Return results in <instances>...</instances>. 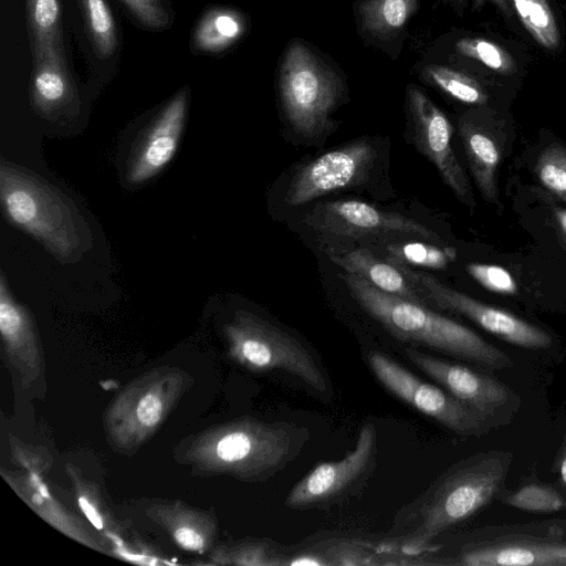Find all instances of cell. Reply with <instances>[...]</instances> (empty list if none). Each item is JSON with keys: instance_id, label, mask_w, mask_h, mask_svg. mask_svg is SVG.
I'll return each instance as SVG.
<instances>
[{"instance_id": "1", "label": "cell", "mask_w": 566, "mask_h": 566, "mask_svg": "<svg viewBox=\"0 0 566 566\" xmlns=\"http://www.w3.org/2000/svg\"><path fill=\"white\" fill-rule=\"evenodd\" d=\"M510 459L504 454L474 457L436 479L412 503L398 512L392 531H409L396 551L416 556L450 527L472 516L499 491Z\"/></svg>"}, {"instance_id": "2", "label": "cell", "mask_w": 566, "mask_h": 566, "mask_svg": "<svg viewBox=\"0 0 566 566\" xmlns=\"http://www.w3.org/2000/svg\"><path fill=\"white\" fill-rule=\"evenodd\" d=\"M356 302L395 338L494 371L513 365L501 349L467 326L421 304L386 293L353 273L343 276Z\"/></svg>"}, {"instance_id": "3", "label": "cell", "mask_w": 566, "mask_h": 566, "mask_svg": "<svg viewBox=\"0 0 566 566\" xmlns=\"http://www.w3.org/2000/svg\"><path fill=\"white\" fill-rule=\"evenodd\" d=\"M0 199L7 220L60 262H72L91 248V231L73 202L46 180L4 159Z\"/></svg>"}, {"instance_id": "4", "label": "cell", "mask_w": 566, "mask_h": 566, "mask_svg": "<svg viewBox=\"0 0 566 566\" xmlns=\"http://www.w3.org/2000/svg\"><path fill=\"white\" fill-rule=\"evenodd\" d=\"M227 332L235 356L245 365L290 376L314 395L329 397V379L319 358L287 331L251 313L238 312Z\"/></svg>"}, {"instance_id": "5", "label": "cell", "mask_w": 566, "mask_h": 566, "mask_svg": "<svg viewBox=\"0 0 566 566\" xmlns=\"http://www.w3.org/2000/svg\"><path fill=\"white\" fill-rule=\"evenodd\" d=\"M342 92L338 76L307 46L296 41L280 69V94L292 127L305 136L322 133Z\"/></svg>"}, {"instance_id": "6", "label": "cell", "mask_w": 566, "mask_h": 566, "mask_svg": "<svg viewBox=\"0 0 566 566\" xmlns=\"http://www.w3.org/2000/svg\"><path fill=\"white\" fill-rule=\"evenodd\" d=\"M376 426L365 423L355 448L343 459L323 462L302 478L289 492L285 506L293 510H327L346 503L367 485L376 465Z\"/></svg>"}, {"instance_id": "7", "label": "cell", "mask_w": 566, "mask_h": 566, "mask_svg": "<svg viewBox=\"0 0 566 566\" xmlns=\"http://www.w3.org/2000/svg\"><path fill=\"white\" fill-rule=\"evenodd\" d=\"M367 363L378 381L392 395L460 436L488 431L489 420L455 396L423 379L380 352H369Z\"/></svg>"}, {"instance_id": "8", "label": "cell", "mask_w": 566, "mask_h": 566, "mask_svg": "<svg viewBox=\"0 0 566 566\" xmlns=\"http://www.w3.org/2000/svg\"><path fill=\"white\" fill-rule=\"evenodd\" d=\"M398 266L423 297L439 308L462 315L484 331L518 347L544 349L552 345V336L541 327L457 291L432 274L412 271L407 265Z\"/></svg>"}, {"instance_id": "9", "label": "cell", "mask_w": 566, "mask_h": 566, "mask_svg": "<svg viewBox=\"0 0 566 566\" xmlns=\"http://www.w3.org/2000/svg\"><path fill=\"white\" fill-rule=\"evenodd\" d=\"M376 149L357 140L333 149L301 167L291 179L284 201L302 206L336 190L364 181L374 166Z\"/></svg>"}, {"instance_id": "10", "label": "cell", "mask_w": 566, "mask_h": 566, "mask_svg": "<svg viewBox=\"0 0 566 566\" xmlns=\"http://www.w3.org/2000/svg\"><path fill=\"white\" fill-rule=\"evenodd\" d=\"M413 139L418 150L430 160L444 184L470 209L475 200L469 179L452 148V125L447 115L417 86L407 92Z\"/></svg>"}, {"instance_id": "11", "label": "cell", "mask_w": 566, "mask_h": 566, "mask_svg": "<svg viewBox=\"0 0 566 566\" xmlns=\"http://www.w3.org/2000/svg\"><path fill=\"white\" fill-rule=\"evenodd\" d=\"M306 221L313 228L339 237L361 238L399 233L434 242L440 240L439 234L413 219L354 199L321 205Z\"/></svg>"}, {"instance_id": "12", "label": "cell", "mask_w": 566, "mask_h": 566, "mask_svg": "<svg viewBox=\"0 0 566 566\" xmlns=\"http://www.w3.org/2000/svg\"><path fill=\"white\" fill-rule=\"evenodd\" d=\"M189 90L182 87L161 107L137 140L128 159L127 180L145 182L174 158L186 124Z\"/></svg>"}, {"instance_id": "13", "label": "cell", "mask_w": 566, "mask_h": 566, "mask_svg": "<svg viewBox=\"0 0 566 566\" xmlns=\"http://www.w3.org/2000/svg\"><path fill=\"white\" fill-rule=\"evenodd\" d=\"M405 354L417 368L485 418L495 416L511 400L512 391L497 378L411 346Z\"/></svg>"}, {"instance_id": "14", "label": "cell", "mask_w": 566, "mask_h": 566, "mask_svg": "<svg viewBox=\"0 0 566 566\" xmlns=\"http://www.w3.org/2000/svg\"><path fill=\"white\" fill-rule=\"evenodd\" d=\"M459 135L480 193L486 201L497 202V171L504 153L503 136L491 125L469 114L459 120Z\"/></svg>"}, {"instance_id": "15", "label": "cell", "mask_w": 566, "mask_h": 566, "mask_svg": "<svg viewBox=\"0 0 566 566\" xmlns=\"http://www.w3.org/2000/svg\"><path fill=\"white\" fill-rule=\"evenodd\" d=\"M77 99L76 87L64 56H46L33 61L31 102L45 118L67 111Z\"/></svg>"}, {"instance_id": "16", "label": "cell", "mask_w": 566, "mask_h": 566, "mask_svg": "<svg viewBox=\"0 0 566 566\" xmlns=\"http://www.w3.org/2000/svg\"><path fill=\"white\" fill-rule=\"evenodd\" d=\"M331 260L347 273L364 277L382 292L426 304L423 295L397 264L379 260L364 249L335 253Z\"/></svg>"}, {"instance_id": "17", "label": "cell", "mask_w": 566, "mask_h": 566, "mask_svg": "<svg viewBox=\"0 0 566 566\" xmlns=\"http://www.w3.org/2000/svg\"><path fill=\"white\" fill-rule=\"evenodd\" d=\"M460 562L469 566L566 565V545L549 543L489 545L463 552Z\"/></svg>"}, {"instance_id": "18", "label": "cell", "mask_w": 566, "mask_h": 566, "mask_svg": "<svg viewBox=\"0 0 566 566\" xmlns=\"http://www.w3.org/2000/svg\"><path fill=\"white\" fill-rule=\"evenodd\" d=\"M32 60L64 56L62 7L60 0H25Z\"/></svg>"}, {"instance_id": "19", "label": "cell", "mask_w": 566, "mask_h": 566, "mask_svg": "<svg viewBox=\"0 0 566 566\" xmlns=\"http://www.w3.org/2000/svg\"><path fill=\"white\" fill-rule=\"evenodd\" d=\"M247 28L244 17L229 7L205 11L191 33V48L200 54H217L234 44Z\"/></svg>"}, {"instance_id": "20", "label": "cell", "mask_w": 566, "mask_h": 566, "mask_svg": "<svg viewBox=\"0 0 566 566\" xmlns=\"http://www.w3.org/2000/svg\"><path fill=\"white\" fill-rule=\"evenodd\" d=\"M379 552H392L390 546L374 547L367 542L338 539L316 548L289 556L287 565H376Z\"/></svg>"}, {"instance_id": "21", "label": "cell", "mask_w": 566, "mask_h": 566, "mask_svg": "<svg viewBox=\"0 0 566 566\" xmlns=\"http://www.w3.org/2000/svg\"><path fill=\"white\" fill-rule=\"evenodd\" d=\"M418 0H360L358 14L363 29L380 38L400 31L417 9Z\"/></svg>"}, {"instance_id": "22", "label": "cell", "mask_w": 566, "mask_h": 566, "mask_svg": "<svg viewBox=\"0 0 566 566\" xmlns=\"http://www.w3.org/2000/svg\"><path fill=\"white\" fill-rule=\"evenodd\" d=\"M95 54L109 59L118 48V30L107 0H77Z\"/></svg>"}, {"instance_id": "23", "label": "cell", "mask_w": 566, "mask_h": 566, "mask_svg": "<svg viewBox=\"0 0 566 566\" xmlns=\"http://www.w3.org/2000/svg\"><path fill=\"white\" fill-rule=\"evenodd\" d=\"M518 20L542 48L554 51L560 44V31L546 0H511Z\"/></svg>"}, {"instance_id": "24", "label": "cell", "mask_w": 566, "mask_h": 566, "mask_svg": "<svg viewBox=\"0 0 566 566\" xmlns=\"http://www.w3.org/2000/svg\"><path fill=\"white\" fill-rule=\"evenodd\" d=\"M424 77L452 98L470 105H484L489 95L473 77L442 65H428Z\"/></svg>"}, {"instance_id": "25", "label": "cell", "mask_w": 566, "mask_h": 566, "mask_svg": "<svg viewBox=\"0 0 566 566\" xmlns=\"http://www.w3.org/2000/svg\"><path fill=\"white\" fill-rule=\"evenodd\" d=\"M387 251L394 264H411L430 269H446L457 255L454 249L420 242L391 244Z\"/></svg>"}, {"instance_id": "26", "label": "cell", "mask_w": 566, "mask_h": 566, "mask_svg": "<svg viewBox=\"0 0 566 566\" xmlns=\"http://www.w3.org/2000/svg\"><path fill=\"white\" fill-rule=\"evenodd\" d=\"M459 54L472 59L495 73L510 75L516 71L512 55L497 43L484 38H462L455 43Z\"/></svg>"}, {"instance_id": "27", "label": "cell", "mask_w": 566, "mask_h": 566, "mask_svg": "<svg viewBox=\"0 0 566 566\" xmlns=\"http://www.w3.org/2000/svg\"><path fill=\"white\" fill-rule=\"evenodd\" d=\"M535 175L544 188L566 202V147L560 144L545 147L537 157Z\"/></svg>"}, {"instance_id": "28", "label": "cell", "mask_w": 566, "mask_h": 566, "mask_svg": "<svg viewBox=\"0 0 566 566\" xmlns=\"http://www.w3.org/2000/svg\"><path fill=\"white\" fill-rule=\"evenodd\" d=\"M506 502L514 507L538 513L556 512L565 505L556 490L538 484L521 488L507 496Z\"/></svg>"}, {"instance_id": "29", "label": "cell", "mask_w": 566, "mask_h": 566, "mask_svg": "<svg viewBox=\"0 0 566 566\" xmlns=\"http://www.w3.org/2000/svg\"><path fill=\"white\" fill-rule=\"evenodd\" d=\"M144 28L161 31L169 28L174 14L165 0H118Z\"/></svg>"}, {"instance_id": "30", "label": "cell", "mask_w": 566, "mask_h": 566, "mask_svg": "<svg viewBox=\"0 0 566 566\" xmlns=\"http://www.w3.org/2000/svg\"><path fill=\"white\" fill-rule=\"evenodd\" d=\"M465 270L473 280L489 291L500 294H514L517 291L514 276L503 266L469 263Z\"/></svg>"}, {"instance_id": "31", "label": "cell", "mask_w": 566, "mask_h": 566, "mask_svg": "<svg viewBox=\"0 0 566 566\" xmlns=\"http://www.w3.org/2000/svg\"><path fill=\"white\" fill-rule=\"evenodd\" d=\"M161 412L160 400L153 395L145 396L137 407V418L145 426H154L158 422Z\"/></svg>"}, {"instance_id": "32", "label": "cell", "mask_w": 566, "mask_h": 566, "mask_svg": "<svg viewBox=\"0 0 566 566\" xmlns=\"http://www.w3.org/2000/svg\"><path fill=\"white\" fill-rule=\"evenodd\" d=\"M176 539L186 549L199 551L202 547V538L189 528H179L176 532Z\"/></svg>"}, {"instance_id": "33", "label": "cell", "mask_w": 566, "mask_h": 566, "mask_svg": "<svg viewBox=\"0 0 566 566\" xmlns=\"http://www.w3.org/2000/svg\"><path fill=\"white\" fill-rule=\"evenodd\" d=\"M80 505L87 516V518L93 523V525L97 528H103L102 520L96 513L95 509L84 499L80 497Z\"/></svg>"}, {"instance_id": "34", "label": "cell", "mask_w": 566, "mask_h": 566, "mask_svg": "<svg viewBox=\"0 0 566 566\" xmlns=\"http://www.w3.org/2000/svg\"><path fill=\"white\" fill-rule=\"evenodd\" d=\"M461 3H464L467 1H471L474 7H479L484 2H492L494 6H496L504 14L511 15L512 9L510 7L509 0H458Z\"/></svg>"}, {"instance_id": "35", "label": "cell", "mask_w": 566, "mask_h": 566, "mask_svg": "<svg viewBox=\"0 0 566 566\" xmlns=\"http://www.w3.org/2000/svg\"><path fill=\"white\" fill-rule=\"evenodd\" d=\"M556 462L558 464V470H559V473H560V479H562L563 483L566 486V434H565L563 444H562V447L559 449Z\"/></svg>"}, {"instance_id": "36", "label": "cell", "mask_w": 566, "mask_h": 566, "mask_svg": "<svg viewBox=\"0 0 566 566\" xmlns=\"http://www.w3.org/2000/svg\"><path fill=\"white\" fill-rule=\"evenodd\" d=\"M554 218L556 220L558 230L562 234V237L566 241V209L558 208L554 210Z\"/></svg>"}]
</instances>
